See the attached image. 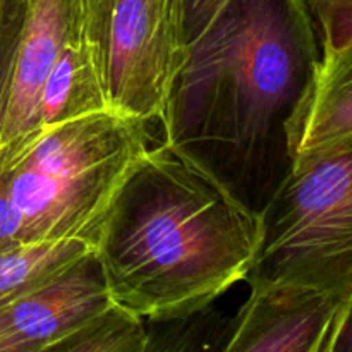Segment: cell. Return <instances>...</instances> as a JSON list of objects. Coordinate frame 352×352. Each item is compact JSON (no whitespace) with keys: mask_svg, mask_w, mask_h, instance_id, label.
<instances>
[{"mask_svg":"<svg viewBox=\"0 0 352 352\" xmlns=\"http://www.w3.org/2000/svg\"><path fill=\"white\" fill-rule=\"evenodd\" d=\"M320 55L306 0H227L188 43L164 144L260 217L292 167L287 127Z\"/></svg>","mask_w":352,"mask_h":352,"instance_id":"1","label":"cell"},{"mask_svg":"<svg viewBox=\"0 0 352 352\" xmlns=\"http://www.w3.org/2000/svg\"><path fill=\"white\" fill-rule=\"evenodd\" d=\"M258 241L260 217L162 143L131 168L91 250L113 301L170 322L246 280Z\"/></svg>","mask_w":352,"mask_h":352,"instance_id":"2","label":"cell"},{"mask_svg":"<svg viewBox=\"0 0 352 352\" xmlns=\"http://www.w3.org/2000/svg\"><path fill=\"white\" fill-rule=\"evenodd\" d=\"M148 148L146 124L102 110L41 131L0 158L28 243L93 246L110 203Z\"/></svg>","mask_w":352,"mask_h":352,"instance_id":"3","label":"cell"},{"mask_svg":"<svg viewBox=\"0 0 352 352\" xmlns=\"http://www.w3.org/2000/svg\"><path fill=\"white\" fill-rule=\"evenodd\" d=\"M244 282L347 299L352 291V136L292 160L260 215L258 251Z\"/></svg>","mask_w":352,"mask_h":352,"instance_id":"4","label":"cell"},{"mask_svg":"<svg viewBox=\"0 0 352 352\" xmlns=\"http://www.w3.org/2000/svg\"><path fill=\"white\" fill-rule=\"evenodd\" d=\"M81 30L110 109L160 122L188 50L182 0H82Z\"/></svg>","mask_w":352,"mask_h":352,"instance_id":"5","label":"cell"},{"mask_svg":"<svg viewBox=\"0 0 352 352\" xmlns=\"http://www.w3.org/2000/svg\"><path fill=\"white\" fill-rule=\"evenodd\" d=\"M112 302L102 265L89 250L0 308V351L52 352L60 340Z\"/></svg>","mask_w":352,"mask_h":352,"instance_id":"6","label":"cell"},{"mask_svg":"<svg viewBox=\"0 0 352 352\" xmlns=\"http://www.w3.org/2000/svg\"><path fill=\"white\" fill-rule=\"evenodd\" d=\"M346 298L289 285H253L230 318L223 352H330Z\"/></svg>","mask_w":352,"mask_h":352,"instance_id":"7","label":"cell"},{"mask_svg":"<svg viewBox=\"0 0 352 352\" xmlns=\"http://www.w3.org/2000/svg\"><path fill=\"white\" fill-rule=\"evenodd\" d=\"M81 19L82 0H24L23 30L0 131V158L34 134L41 89Z\"/></svg>","mask_w":352,"mask_h":352,"instance_id":"8","label":"cell"},{"mask_svg":"<svg viewBox=\"0 0 352 352\" xmlns=\"http://www.w3.org/2000/svg\"><path fill=\"white\" fill-rule=\"evenodd\" d=\"M320 52L315 79L287 127L292 160L352 136V40Z\"/></svg>","mask_w":352,"mask_h":352,"instance_id":"9","label":"cell"},{"mask_svg":"<svg viewBox=\"0 0 352 352\" xmlns=\"http://www.w3.org/2000/svg\"><path fill=\"white\" fill-rule=\"evenodd\" d=\"M102 110L112 109L79 26L65 43L41 89L34 134Z\"/></svg>","mask_w":352,"mask_h":352,"instance_id":"10","label":"cell"},{"mask_svg":"<svg viewBox=\"0 0 352 352\" xmlns=\"http://www.w3.org/2000/svg\"><path fill=\"white\" fill-rule=\"evenodd\" d=\"M91 246L82 241L28 243L0 253V308L71 265Z\"/></svg>","mask_w":352,"mask_h":352,"instance_id":"11","label":"cell"},{"mask_svg":"<svg viewBox=\"0 0 352 352\" xmlns=\"http://www.w3.org/2000/svg\"><path fill=\"white\" fill-rule=\"evenodd\" d=\"M144 318L113 301L57 344L52 352H146Z\"/></svg>","mask_w":352,"mask_h":352,"instance_id":"12","label":"cell"},{"mask_svg":"<svg viewBox=\"0 0 352 352\" xmlns=\"http://www.w3.org/2000/svg\"><path fill=\"white\" fill-rule=\"evenodd\" d=\"M24 19V0H7L0 12V131L9 102L14 58Z\"/></svg>","mask_w":352,"mask_h":352,"instance_id":"13","label":"cell"},{"mask_svg":"<svg viewBox=\"0 0 352 352\" xmlns=\"http://www.w3.org/2000/svg\"><path fill=\"white\" fill-rule=\"evenodd\" d=\"M315 19L320 48L352 40V0H306Z\"/></svg>","mask_w":352,"mask_h":352,"instance_id":"14","label":"cell"},{"mask_svg":"<svg viewBox=\"0 0 352 352\" xmlns=\"http://www.w3.org/2000/svg\"><path fill=\"white\" fill-rule=\"evenodd\" d=\"M21 244H28L23 220L10 199L6 172L0 167V253L14 250Z\"/></svg>","mask_w":352,"mask_h":352,"instance_id":"15","label":"cell"},{"mask_svg":"<svg viewBox=\"0 0 352 352\" xmlns=\"http://www.w3.org/2000/svg\"><path fill=\"white\" fill-rule=\"evenodd\" d=\"M227 0H182L184 3V28L189 41L206 30Z\"/></svg>","mask_w":352,"mask_h":352,"instance_id":"16","label":"cell"},{"mask_svg":"<svg viewBox=\"0 0 352 352\" xmlns=\"http://www.w3.org/2000/svg\"><path fill=\"white\" fill-rule=\"evenodd\" d=\"M330 352H352V291L347 296L333 333Z\"/></svg>","mask_w":352,"mask_h":352,"instance_id":"17","label":"cell"},{"mask_svg":"<svg viewBox=\"0 0 352 352\" xmlns=\"http://www.w3.org/2000/svg\"><path fill=\"white\" fill-rule=\"evenodd\" d=\"M6 3H7V0H0V12H2V10H3Z\"/></svg>","mask_w":352,"mask_h":352,"instance_id":"18","label":"cell"}]
</instances>
